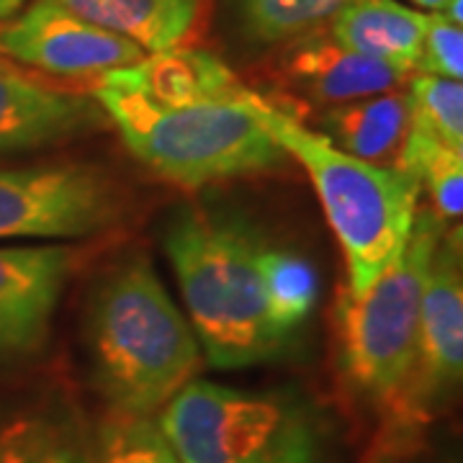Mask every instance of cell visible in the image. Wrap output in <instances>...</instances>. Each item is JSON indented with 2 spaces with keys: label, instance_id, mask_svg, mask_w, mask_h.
Here are the masks:
<instances>
[{
  "label": "cell",
  "instance_id": "1",
  "mask_svg": "<svg viewBox=\"0 0 463 463\" xmlns=\"http://www.w3.org/2000/svg\"><path fill=\"white\" fill-rule=\"evenodd\" d=\"M85 345L93 383L116 414H157L206 364L191 322L142 255L118 260L99 279Z\"/></svg>",
  "mask_w": 463,
  "mask_h": 463
},
{
  "label": "cell",
  "instance_id": "2",
  "mask_svg": "<svg viewBox=\"0 0 463 463\" xmlns=\"http://www.w3.org/2000/svg\"><path fill=\"white\" fill-rule=\"evenodd\" d=\"M260 234L245 219L183 206L167 219L163 248L181 288L203 361L250 368L288 355L291 340L273 327L260 286Z\"/></svg>",
  "mask_w": 463,
  "mask_h": 463
},
{
  "label": "cell",
  "instance_id": "3",
  "mask_svg": "<svg viewBox=\"0 0 463 463\" xmlns=\"http://www.w3.org/2000/svg\"><path fill=\"white\" fill-rule=\"evenodd\" d=\"M250 103L265 132L315 183L327 222L345 252L347 291L364 294L404 248L420 209V183L402 167L361 160L337 149L255 90Z\"/></svg>",
  "mask_w": 463,
  "mask_h": 463
},
{
  "label": "cell",
  "instance_id": "4",
  "mask_svg": "<svg viewBox=\"0 0 463 463\" xmlns=\"http://www.w3.org/2000/svg\"><path fill=\"white\" fill-rule=\"evenodd\" d=\"M240 99L160 106L127 85L100 78L93 99L139 163L181 188L276 170L286 163L250 103Z\"/></svg>",
  "mask_w": 463,
  "mask_h": 463
},
{
  "label": "cell",
  "instance_id": "5",
  "mask_svg": "<svg viewBox=\"0 0 463 463\" xmlns=\"http://www.w3.org/2000/svg\"><path fill=\"white\" fill-rule=\"evenodd\" d=\"M183 463H330V417L294 386L194 379L157 412Z\"/></svg>",
  "mask_w": 463,
  "mask_h": 463
},
{
  "label": "cell",
  "instance_id": "6",
  "mask_svg": "<svg viewBox=\"0 0 463 463\" xmlns=\"http://www.w3.org/2000/svg\"><path fill=\"white\" fill-rule=\"evenodd\" d=\"M446 222L417 209L404 248L364 294L345 291L337 301V368L347 389L365 404L386 410L412 368L420 307L432 252Z\"/></svg>",
  "mask_w": 463,
  "mask_h": 463
},
{
  "label": "cell",
  "instance_id": "7",
  "mask_svg": "<svg viewBox=\"0 0 463 463\" xmlns=\"http://www.w3.org/2000/svg\"><path fill=\"white\" fill-rule=\"evenodd\" d=\"M463 379L461 230L440 234L420 307L414 361L397 399L383 410V428L410 440L458 394Z\"/></svg>",
  "mask_w": 463,
  "mask_h": 463
},
{
  "label": "cell",
  "instance_id": "8",
  "mask_svg": "<svg viewBox=\"0 0 463 463\" xmlns=\"http://www.w3.org/2000/svg\"><path fill=\"white\" fill-rule=\"evenodd\" d=\"M124 219V196L109 173L85 163L0 167L3 240H85Z\"/></svg>",
  "mask_w": 463,
  "mask_h": 463
},
{
  "label": "cell",
  "instance_id": "9",
  "mask_svg": "<svg viewBox=\"0 0 463 463\" xmlns=\"http://www.w3.org/2000/svg\"><path fill=\"white\" fill-rule=\"evenodd\" d=\"M0 54L11 62L54 78H103L118 67L139 62L147 52L106 32L57 0H33L0 29Z\"/></svg>",
  "mask_w": 463,
  "mask_h": 463
},
{
  "label": "cell",
  "instance_id": "10",
  "mask_svg": "<svg viewBox=\"0 0 463 463\" xmlns=\"http://www.w3.org/2000/svg\"><path fill=\"white\" fill-rule=\"evenodd\" d=\"M78 250L65 242L0 245V368L47 345Z\"/></svg>",
  "mask_w": 463,
  "mask_h": 463
},
{
  "label": "cell",
  "instance_id": "11",
  "mask_svg": "<svg viewBox=\"0 0 463 463\" xmlns=\"http://www.w3.org/2000/svg\"><path fill=\"white\" fill-rule=\"evenodd\" d=\"M106 124L96 99L44 83L0 54V160L65 145Z\"/></svg>",
  "mask_w": 463,
  "mask_h": 463
},
{
  "label": "cell",
  "instance_id": "12",
  "mask_svg": "<svg viewBox=\"0 0 463 463\" xmlns=\"http://www.w3.org/2000/svg\"><path fill=\"white\" fill-rule=\"evenodd\" d=\"M281 47L276 60L279 80L291 93L327 109L399 90V85L410 80V72L402 67L345 50L327 29L304 33Z\"/></svg>",
  "mask_w": 463,
  "mask_h": 463
},
{
  "label": "cell",
  "instance_id": "13",
  "mask_svg": "<svg viewBox=\"0 0 463 463\" xmlns=\"http://www.w3.org/2000/svg\"><path fill=\"white\" fill-rule=\"evenodd\" d=\"M0 463H99L96 430L57 389L0 414Z\"/></svg>",
  "mask_w": 463,
  "mask_h": 463
},
{
  "label": "cell",
  "instance_id": "14",
  "mask_svg": "<svg viewBox=\"0 0 463 463\" xmlns=\"http://www.w3.org/2000/svg\"><path fill=\"white\" fill-rule=\"evenodd\" d=\"M103 78L127 85L160 106L240 99L248 88L216 54L183 47L145 54L139 62L118 67Z\"/></svg>",
  "mask_w": 463,
  "mask_h": 463
},
{
  "label": "cell",
  "instance_id": "15",
  "mask_svg": "<svg viewBox=\"0 0 463 463\" xmlns=\"http://www.w3.org/2000/svg\"><path fill=\"white\" fill-rule=\"evenodd\" d=\"M425 18L397 0H355L332 18L327 32L345 50L414 72Z\"/></svg>",
  "mask_w": 463,
  "mask_h": 463
},
{
  "label": "cell",
  "instance_id": "16",
  "mask_svg": "<svg viewBox=\"0 0 463 463\" xmlns=\"http://www.w3.org/2000/svg\"><path fill=\"white\" fill-rule=\"evenodd\" d=\"M322 137L347 155L379 163L397 155L412 127L407 90H389L368 99L347 100L319 116Z\"/></svg>",
  "mask_w": 463,
  "mask_h": 463
},
{
  "label": "cell",
  "instance_id": "17",
  "mask_svg": "<svg viewBox=\"0 0 463 463\" xmlns=\"http://www.w3.org/2000/svg\"><path fill=\"white\" fill-rule=\"evenodd\" d=\"M67 11L152 52L181 47L199 18V0H57Z\"/></svg>",
  "mask_w": 463,
  "mask_h": 463
},
{
  "label": "cell",
  "instance_id": "18",
  "mask_svg": "<svg viewBox=\"0 0 463 463\" xmlns=\"http://www.w3.org/2000/svg\"><path fill=\"white\" fill-rule=\"evenodd\" d=\"M260 286L273 327L294 343L298 327L312 317L319 298L315 265L294 250L265 242L260 250Z\"/></svg>",
  "mask_w": 463,
  "mask_h": 463
},
{
  "label": "cell",
  "instance_id": "19",
  "mask_svg": "<svg viewBox=\"0 0 463 463\" xmlns=\"http://www.w3.org/2000/svg\"><path fill=\"white\" fill-rule=\"evenodd\" d=\"M397 167L407 170L420 191L428 194L435 214L443 222H458L463 214V152L438 142L430 134L410 127L397 152Z\"/></svg>",
  "mask_w": 463,
  "mask_h": 463
},
{
  "label": "cell",
  "instance_id": "20",
  "mask_svg": "<svg viewBox=\"0 0 463 463\" xmlns=\"http://www.w3.org/2000/svg\"><path fill=\"white\" fill-rule=\"evenodd\" d=\"M350 3L355 0H230L240 29L268 47L327 29Z\"/></svg>",
  "mask_w": 463,
  "mask_h": 463
},
{
  "label": "cell",
  "instance_id": "21",
  "mask_svg": "<svg viewBox=\"0 0 463 463\" xmlns=\"http://www.w3.org/2000/svg\"><path fill=\"white\" fill-rule=\"evenodd\" d=\"M99 463H183L157 414L109 412L96 430Z\"/></svg>",
  "mask_w": 463,
  "mask_h": 463
},
{
  "label": "cell",
  "instance_id": "22",
  "mask_svg": "<svg viewBox=\"0 0 463 463\" xmlns=\"http://www.w3.org/2000/svg\"><path fill=\"white\" fill-rule=\"evenodd\" d=\"M412 127L463 152V85L438 75H414L407 88Z\"/></svg>",
  "mask_w": 463,
  "mask_h": 463
},
{
  "label": "cell",
  "instance_id": "23",
  "mask_svg": "<svg viewBox=\"0 0 463 463\" xmlns=\"http://www.w3.org/2000/svg\"><path fill=\"white\" fill-rule=\"evenodd\" d=\"M414 72L461 80L463 78V29L450 24L443 14H428L422 50Z\"/></svg>",
  "mask_w": 463,
  "mask_h": 463
},
{
  "label": "cell",
  "instance_id": "24",
  "mask_svg": "<svg viewBox=\"0 0 463 463\" xmlns=\"http://www.w3.org/2000/svg\"><path fill=\"white\" fill-rule=\"evenodd\" d=\"M414 440L399 435V432L389 430V428H381L376 435V440L371 443V448L365 450V456L361 463H407L412 461L414 453Z\"/></svg>",
  "mask_w": 463,
  "mask_h": 463
},
{
  "label": "cell",
  "instance_id": "25",
  "mask_svg": "<svg viewBox=\"0 0 463 463\" xmlns=\"http://www.w3.org/2000/svg\"><path fill=\"white\" fill-rule=\"evenodd\" d=\"M26 0H0V21H8V18L16 16V11H21Z\"/></svg>",
  "mask_w": 463,
  "mask_h": 463
},
{
  "label": "cell",
  "instance_id": "26",
  "mask_svg": "<svg viewBox=\"0 0 463 463\" xmlns=\"http://www.w3.org/2000/svg\"><path fill=\"white\" fill-rule=\"evenodd\" d=\"M414 5H420V8H428L430 14H438V11H443L450 0H412Z\"/></svg>",
  "mask_w": 463,
  "mask_h": 463
},
{
  "label": "cell",
  "instance_id": "27",
  "mask_svg": "<svg viewBox=\"0 0 463 463\" xmlns=\"http://www.w3.org/2000/svg\"><path fill=\"white\" fill-rule=\"evenodd\" d=\"M448 463H458V461H448Z\"/></svg>",
  "mask_w": 463,
  "mask_h": 463
},
{
  "label": "cell",
  "instance_id": "28",
  "mask_svg": "<svg viewBox=\"0 0 463 463\" xmlns=\"http://www.w3.org/2000/svg\"><path fill=\"white\" fill-rule=\"evenodd\" d=\"M407 463H410V461H407Z\"/></svg>",
  "mask_w": 463,
  "mask_h": 463
}]
</instances>
